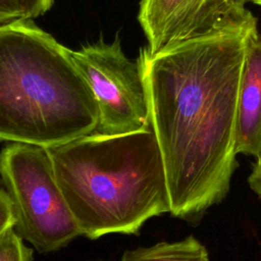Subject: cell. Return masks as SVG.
Instances as JSON below:
<instances>
[{"label": "cell", "instance_id": "30bf717a", "mask_svg": "<svg viewBox=\"0 0 261 261\" xmlns=\"http://www.w3.org/2000/svg\"><path fill=\"white\" fill-rule=\"evenodd\" d=\"M15 225V214L11 200L4 188L0 184V234Z\"/></svg>", "mask_w": 261, "mask_h": 261}, {"label": "cell", "instance_id": "4fadbf2b", "mask_svg": "<svg viewBox=\"0 0 261 261\" xmlns=\"http://www.w3.org/2000/svg\"><path fill=\"white\" fill-rule=\"evenodd\" d=\"M248 182L253 192L261 199V152L256 157V162L248 177Z\"/></svg>", "mask_w": 261, "mask_h": 261}, {"label": "cell", "instance_id": "ba28073f", "mask_svg": "<svg viewBox=\"0 0 261 261\" xmlns=\"http://www.w3.org/2000/svg\"><path fill=\"white\" fill-rule=\"evenodd\" d=\"M119 261H209V254L198 239L189 236L172 243L160 242L125 251Z\"/></svg>", "mask_w": 261, "mask_h": 261}, {"label": "cell", "instance_id": "277c9868", "mask_svg": "<svg viewBox=\"0 0 261 261\" xmlns=\"http://www.w3.org/2000/svg\"><path fill=\"white\" fill-rule=\"evenodd\" d=\"M0 175L14 209L15 231L40 253L56 252L82 236L46 148L8 144L0 152Z\"/></svg>", "mask_w": 261, "mask_h": 261}, {"label": "cell", "instance_id": "8992f818", "mask_svg": "<svg viewBox=\"0 0 261 261\" xmlns=\"http://www.w3.org/2000/svg\"><path fill=\"white\" fill-rule=\"evenodd\" d=\"M250 0H141L139 21L152 55L181 43L251 28Z\"/></svg>", "mask_w": 261, "mask_h": 261}, {"label": "cell", "instance_id": "5b68a950", "mask_svg": "<svg viewBox=\"0 0 261 261\" xmlns=\"http://www.w3.org/2000/svg\"><path fill=\"white\" fill-rule=\"evenodd\" d=\"M99 110L96 134L116 136L151 128L149 102L140 58H127L118 38L71 50Z\"/></svg>", "mask_w": 261, "mask_h": 261}, {"label": "cell", "instance_id": "3957f363", "mask_svg": "<svg viewBox=\"0 0 261 261\" xmlns=\"http://www.w3.org/2000/svg\"><path fill=\"white\" fill-rule=\"evenodd\" d=\"M98 121L71 50L32 19L0 27V141L47 149L94 134Z\"/></svg>", "mask_w": 261, "mask_h": 261}, {"label": "cell", "instance_id": "52a82bcc", "mask_svg": "<svg viewBox=\"0 0 261 261\" xmlns=\"http://www.w3.org/2000/svg\"><path fill=\"white\" fill-rule=\"evenodd\" d=\"M236 151L255 158L261 152V36L257 27L247 41L237 105Z\"/></svg>", "mask_w": 261, "mask_h": 261}, {"label": "cell", "instance_id": "9c48e42d", "mask_svg": "<svg viewBox=\"0 0 261 261\" xmlns=\"http://www.w3.org/2000/svg\"><path fill=\"white\" fill-rule=\"evenodd\" d=\"M0 261H33V250L10 227L0 234Z\"/></svg>", "mask_w": 261, "mask_h": 261}, {"label": "cell", "instance_id": "5bb4252c", "mask_svg": "<svg viewBox=\"0 0 261 261\" xmlns=\"http://www.w3.org/2000/svg\"><path fill=\"white\" fill-rule=\"evenodd\" d=\"M250 1H252V2H254L255 4H258V5L261 6V0H250Z\"/></svg>", "mask_w": 261, "mask_h": 261}, {"label": "cell", "instance_id": "7a4b0ae2", "mask_svg": "<svg viewBox=\"0 0 261 261\" xmlns=\"http://www.w3.org/2000/svg\"><path fill=\"white\" fill-rule=\"evenodd\" d=\"M47 151L82 236L138 234L150 218L170 213L152 128L116 136L94 133Z\"/></svg>", "mask_w": 261, "mask_h": 261}, {"label": "cell", "instance_id": "7c38bea8", "mask_svg": "<svg viewBox=\"0 0 261 261\" xmlns=\"http://www.w3.org/2000/svg\"><path fill=\"white\" fill-rule=\"evenodd\" d=\"M18 19H23L18 0H0V27Z\"/></svg>", "mask_w": 261, "mask_h": 261}, {"label": "cell", "instance_id": "8fae6325", "mask_svg": "<svg viewBox=\"0 0 261 261\" xmlns=\"http://www.w3.org/2000/svg\"><path fill=\"white\" fill-rule=\"evenodd\" d=\"M23 19H33L47 12L54 0H18Z\"/></svg>", "mask_w": 261, "mask_h": 261}, {"label": "cell", "instance_id": "6da1fadb", "mask_svg": "<svg viewBox=\"0 0 261 261\" xmlns=\"http://www.w3.org/2000/svg\"><path fill=\"white\" fill-rule=\"evenodd\" d=\"M257 25L140 53L170 214L198 222L229 192L236 117L250 32Z\"/></svg>", "mask_w": 261, "mask_h": 261}]
</instances>
